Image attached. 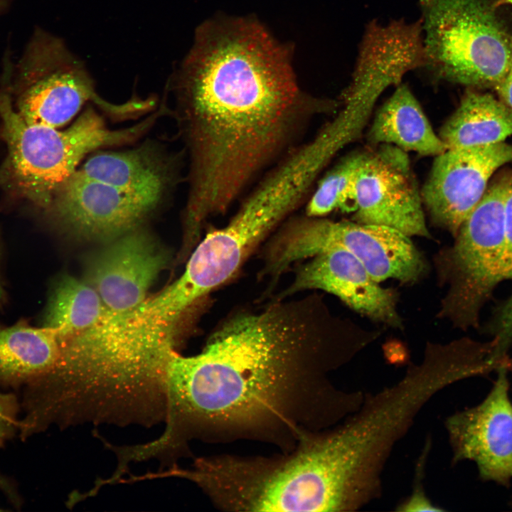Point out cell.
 Returning a JSON list of instances; mask_svg holds the SVG:
<instances>
[{
  "instance_id": "23",
  "label": "cell",
  "mask_w": 512,
  "mask_h": 512,
  "mask_svg": "<svg viewBox=\"0 0 512 512\" xmlns=\"http://www.w3.org/2000/svg\"><path fill=\"white\" fill-rule=\"evenodd\" d=\"M18 405L14 394L0 392V447L19 429Z\"/></svg>"
},
{
  "instance_id": "11",
  "label": "cell",
  "mask_w": 512,
  "mask_h": 512,
  "mask_svg": "<svg viewBox=\"0 0 512 512\" xmlns=\"http://www.w3.org/2000/svg\"><path fill=\"white\" fill-rule=\"evenodd\" d=\"M90 255L85 280L107 311H123L139 304L165 268L169 255L148 233L132 230Z\"/></svg>"
},
{
  "instance_id": "14",
  "label": "cell",
  "mask_w": 512,
  "mask_h": 512,
  "mask_svg": "<svg viewBox=\"0 0 512 512\" xmlns=\"http://www.w3.org/2000/svg\"><path fill=\"white\" fill-rule=\"evenodd\" d=\"M267 235L234 215L226 225L208 233L192 252L183 274L166 287L183 313L195 301L223 283Z\"/></svg>"
},
{
  "instance_id": "10",
  "label": "cell",
  "mask_w": 512,
  "mask_h": 512,
  "mask_svg": "<svg viewBox=\"0 0 512 512\" xmlns=\"http://www.w3.org/2000/svg\"><path fill=\"white\" fill-rule=\"evenodd\" d=\"M508 364L500 366L495 384L479 405L446 420L454 462L471 460L480 476L506 485L512 478V405Z\"/></svg>"
},
{
  "instance_id": "21",
  "label": "cell",
  "mask_w": 512,
  "mask_h": 512,
  "mask_svg": "<svg viewBox=\"0 0 512 512\" xmlns=\"http://www.w3.org/2000/svg\"><path fill=\"white\" fill-rule=\"evenodd\" d=\"M494 331L493 355L498 360H504L512 343V294L498 313Z\"/></svg>"
},
{
  "instance_id": "17",
  "label": "cell",
  "mask_w": 512,
  "mask_h": 512,
  "mask_svg": "<svg viewBox=\"0 0 512 512\" xmlns=\"http://www.w3.org/2000/svg\"><path fill=\"white\" fill-rule=\"evenodd\" d=\"M61 338L48 327L25 324L0 328V383L26 385L49 373L60 354Z\"/></svg>"
},
{
  "instance_id": "24",
  "label": "cell",
  "mask_w": 512,
  "mask_h": 512,
  "mask_svg": "<svg viewBox=\"0 0 512 512\" xmlns=\"http://www.w3.org/2000/svg\"><path fill=\"white\" fill-rule=\"evenodd\" d=\"M504 208L505 245L501 269L502 281L512 279V172L508 174Z\"/></svg>"
},
{
  "instance_id": "28",
  "label": "cell",
  "mask_w": 512,
  "mask_h": 512,
  "mask_svg": "<svg viewBox=\"0 0 512 512\" xmlns=\"http://www.w3.org/2000/svg\"><path fill=\"white\" fill-rule=\"evenodd\" d=\"M498 4L501 6L512 5V0H499Z\"/></svg>"
},
{
  "instance_id": "12",
  "label": "cell",
  "mask_w": 512,
  "mask_h": 512,
  "mask_svg": "<svg viewBox=\"0 0 512 512\" xmlns=\"http://www.w3.org/2000/svg\"><path fill=\"white\" fill-rule=\"evenodd\" d=\"M319 289L338 297L354 311L387 326L403 329L398 292L380 285L353 255L340 248L318 254L299 267L279 299L299 291Z\"/></svg>"
},
{
  "instance_id": "25",
  "label": "cell",
  "mask_w": 512,
  "mask_h": 512,
  "mask_svg": "<svg viewBox=\"0 0 512 512\" xmlns=\"http://www.w3.org/2000/svg\"><path fill=\"white\" fill-rule=\"evenodd\" d=\"M496 90L499 99L512 108V55L506 75L496 87Z\"/></svg>"
},
{
  "instance_id": "15",
  "label": "cell",
  "mask_w": 512,
  "mask_h": 512,
  "mask_svg": "<svg viewBox=\"0 0 512 512\" xmlns=\"http://www.w3.org/2000/svg\"><path fill=\"white\" fill-rule=\"evenodd\" d=\"M154 208L174 178L172 164L151 148L127 152L101 153L80 170Z\"/></svg>"
},
{
  "instance_id": "7",
  "label": "cell",
  "mask_w": 512,
  "mask_h": 512,
  "mask_svg": "<svg viewBox=\"0 0 512 512\" xmlns=\"http://www.w3.org/2000/svg\"><path fill=\"white\" fill-rule=\"evenodd\" d=\"M16 112L27 122L58 128L94 95L83 62L64 41L36 29L16 67Z\"/></svg>"
},
{
  "instance_id": "4",
  "label": "cell",
  "mask_w": 512,
  "mask_h": 512,
  "mask_svg": "<svg viewBox=\"0 0 512 512\" xmlns=\"http://www.w3.org/2000/svg\"><path fill=\"white\" fill-rule=\"evenodd\" d=\"M0 117L8 150L0 181L16 196L42 207L50 206L87 153L129 140L142 129H109L90 110L64 131L31 124L13 107L6 90L0 92Z\"/></svg>"
},
{
  "instance_id": "9",
  "label": "cell",
  "mask_w": 512,
  "mask_h": 512,
  "mask_svg": "<svg viewBox=\"0 0 512 512\" xmlns=\"http://www.w3.org/2000/svg\"><path fill=\"white\" fill-rule=\"evenodd\" d=\"M511 162L512 145L505 142L447 149L434 156L421 191L432 222L454 238L484 196L491 176Z\"/></svg>"
},
{
  "instance_id": "29",
  "label": "cell",
  "mask_w": 512,
  "mask_h": 512,
  "mask_svg": "<svg viewBox=\"0 0 512 512\" xmlns=\"http://www.w3.org/2000/svg\"><path fill=\"white\" fill-rule=\"evenodd\" d=\"M4 289L3 288L2 283L0 279V299L4 297Z\"/></svg>"
},
{
  "instance_id": "3",
  "label": "cell",
  "mask_w": 512,
  "mask_h": 512,
  "mask_svg": "<svg viewBox=\"0 0 512 512\" xmlns=\"http://www.w3.org/2000/svg\"><path fill=\"white\" fill-rule=\"evenodd\" d=\"M499 0H418L426 64L436 81L496 87L512 55V33Z\"/></svg>"
},
{
  "instance_id": "8",
  "label": "cell",
  "mask_w": 512,
  "mask_h": 512,
  "mask_svg": "<svg viewBox=\"0 0 512 512\" xmlns=\"http://www.w3.org/2000/svg\"><path fill=\"white\" fill-rule=\"evenodd\" d=\"M423 203L406 152L380 144L366 152L356 186L353 220L431 238Z\"/></svg>"
},
{
  "instance_id": "5",
  "label": "cell",
  "mask_w": 512,
  "mask_h": 512,
  "mask_svg": "<svg viewBox=\"0 0 512 512\" xmlns=\"http://www.w3.org/2000/svg\"><path fill=\"white\" fill-rule=\"evenodd\" d=\"M507 183L508 174L488 186L453 245L433 258L438 284L447 288L437 317L462 330L479 326L484 302L502 281Z\"/></svg>"
},
{
  "instance_id": "16",
  "label": "cell",
  "mask_w": 512,
  "mask_h": 512,
  "mask_svg": "<svg viewBox=\"0 0 512 512\" xmlns=\"http://www.w3.org/2000/svg\"><path fill=\"white\" fill-rule=\"evenodd\" d=\"M368 139L373 144L393 145L421 156H436L447 149L418 100L403 83L397 85L376 112Z\"/></svg>"
},
{
  "instance_id": "1",
  "label": "cell",
  "mask_w": 512,
  "mask_h": 512,
  "mask_svg": "<svg viewBox=\"0 0 512 512\" xmlns=\"http://www.w3.org/2000/svg\"><path fill=\"white\" fill-rule=\"evenodd\" d=\"M379 337L331 312L318 294L238 314L209 337L199 354L171 356L166 378L163 445L264 442L282 452L332 427L364 398L330 380Z\"/></svg>"
},
{
  "instance_id": "22",
  "label": "cell",
  "mask_w": 512,
  "mask_h": 512,
  "mask_svg": "<svg viewBox=\"0 0 512 512\" xmlns=\"http://www.w3.org/2000/svg\"><path fill=\"white\" fill-rule=\"evenodd\" d=\"M427 446L425 449L423 456L420 458L416 469V485L412 493L405 501H402L397 507V511L404 512H422V511H443V508L434 505L432 501L425 495L422 485V474L425 457L427 452Z\"/></svg>"
},
{
  "instance_id": "2",
  "label": "cell",
  "mask_w": 512,
  "mask_h": 512,
  "mask_svg": "<svg viewBox=\"0 0 512 512\" xmlns=\"http://www.w3.org/2000/svg\"><path fill=\"white\" fill-rule=\"evenodd\" d=\"M289 46L257 21L201 24L177 74L191 157L186 225L201 231L292 148L315 116L337 103L304 91Z\"/></svg>"
},
{
  "instance_id": "20",
  "label": "cell",
  "mask_w": 512,
  "mask_h": 512,
  "mask_svg": "<svg viewBox=\"0 0 512 512\" xmlns=\"http://www.w3.org/2000/svg\"><path fill=\"white\" fill-rule=\"evenodd\" d=\"M365 154L346 156L325 174L306 201L305 215L324 217L337 209L355 211L356 180Z\"/></svg>"
},
{
  "instance_id": "19",
  "label": "cell",
  "mask_w": 512,
  "mask_h": 512,
  "mask_svg": "<svg viewBox=\"0 0 512 512\" xmlns=\"http://www.w3.org/2000/svg\"><path fill=\"white\" fill-rule=\"evenodd\" d=\"M105 310L100 295L85 279L66 275L53 289L43 326L66 338L93 325Z\"/></svg>"
},
{
  "instance_id": "30",
  "label": "cell",
  "mask_w": 512,
  "mask_h": 512,
  "mask_svg": "<svg viewBox=\"0 0 512 512\" xmlns=\"http://www.w3.org/2000/svg\"><path fill=\"white\" fill-rule=\"evenodd\" d=\"M1 510V509H0Z\"/></svg>"
},
{
  "instance_id": "6",
  "label": "cell",
  "mask_w": 512,
  "mask_h": 512,
  "mask_svg": "<svg viewBox=\"0 0 512 512\" xmlns=\"http://www.w3.org/2000/svg\"><path fill=\"white\" fill-rule=\"evenodd\" d=\"M340 248L356 257L378 282L395 279L413 284L429 265L410 237L387 226L322 217H290L270 241L265 272L279 275L294 262Z\"/></svg>"
},
{
  "instance_id": "26",
  "label": "cell",
  "mask_w": 512,
  "mask_h": 512,
  "mask_svg": "<svg viewBox=\"0 0 512 512\" xmlns=\"http://www.w3.org/2000/svg\"><path fill=\"white\" fill-rule=\"evenodd\" d=\"M0 489L6 493L14 501H18L16 495L10 483L4 477L0 476Z\"/></svg>"
},
{
  "instance_id": "13",
  "label": "cell",
  "mask_w": 512,
  "mask_h": 512,
  "mask_svg": "<svg viewBox=\"0 0 512 512\" xmlns=\"http://www.w3.org/2000/svg\"><path fill=\"white\" fill-rule=\"evenodd\" d=\"M50 206L77 236L109 241L133 230L153 208L80 171L63 183Z\"/></svg>"
},
{
  "instance_id": "18",
  "label": "cell",
  "mask_w": 512,
  "mask_h": 512,
  "mask_svg": "<svg viewBox=\"0 0 512 512\" xmlns=\"http://www.w3.org/2000/svg\"><path fill=\"white\" fill-rule=\"evenodd\" d=\"M439 136L447 149L504 142L512 136V108L491 94L467 90Z\"/></svg>"
},
{
  "instance_id": "27",
  "label": "cell",
  "mask_w": 512,
  "mask_h": 512,
  "mask_svg": "<svg viewBox=\"0 0 512 512\" xmlns=\"http://www.w3.org/2000/svg\"><path fill=\"white\" fill-rule=\"evenodd\" d=\"M10 0H0V13L3 11L6 6L8 5Z\"/></svg>"
}]
</instances>
